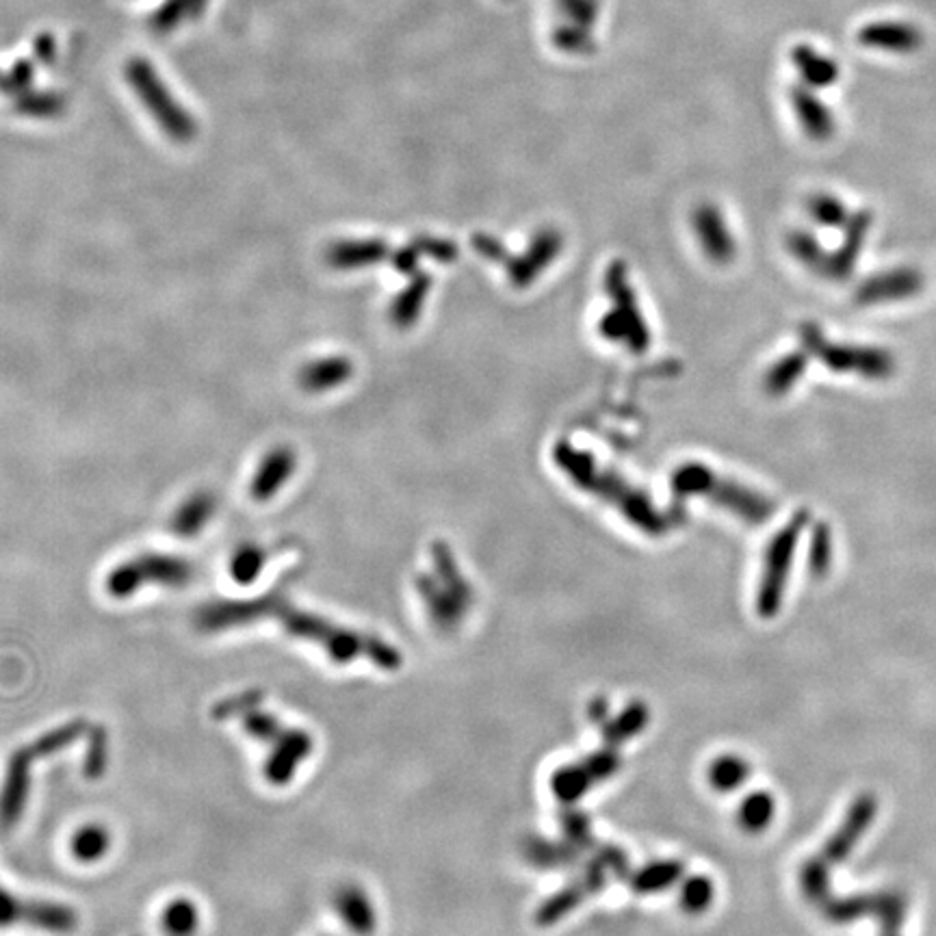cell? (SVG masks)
I'll use <instances>...</instances> for the list:
<instances>
[{
  "label": "cell",
  "mask_w": 936,
  "mask_h": 936,
  "mask_svg": "<svg viewBox=\"0 0 936 936\" xmlns=\"http://www.w3.org/2000/svg\"><path fill=\"white\" fill-rule=\"evenodd\" d=\"M263 620L278 622V627L291 637L319 646L334 663L367 659L373 666L388 672L399 670L403 663L395 646L375 635L338 627L332 620L299 609L282 588H273L265 596L247 598V601H213L195 611V627L204 633L241 629Z\"/></svg>",
  "instance_id": "6da1fadb"
},
{
  "label": "cell",
  "mask_w": 936,
  "mask_h": 936,
  "mask_svg": "<svg viewBox=\"0 0 936 936\" xmlns=\"http://www.w3.org/2000/svg\"><path fill=\"white\" fill-rule=\"evenodd\" d=\"M89 728L91 724L87 720L76 718L39 735L11 754L3 787H0V830H11L22 819L26 802H29L33 763L74 746L76 741L87 737Z\"/></svg>",
  "instance_id": "7a4b0ae2"
},
{
  "label": "cell",
  "mask_w": 936,
  "mask_h": 936,
  "mask_svg": "<svg viewBox=\"0 0 936 936\" xmlns=\"http://www.w3.org/2000/svg\"><path fill=\"white\" fill-rule=\"evenodd\" d=\"M193 579V564L167 553H143L115 566L107 577V592L113 598H128L143 585L156 583L167 588H182Z\"/></svg>",
  "instance_id": "3957f363"
},
{
  "label": "cell",
  "mask_w": 936,
  "mask_h": 936,
  "mask_svg": "<svg viewBox=\"0 0 936 936\" xmlns=\"http://www.w3.org/2000/svg\"><path fill=\"white\" fill-rule=\"evenodd\" d=\"M26 926L50 934H70L78 928L76 910L48 900H26L0 884V930Z\"/></svg>",
  "instance_id": "277c9868"
},
{
  "label": "cell",
  "mask_w": 936,
  "mask_h": 936,
  "mask_svg": "<svg viewBox=\"0 0 936 936\" xmlns=\"http://www.w3.org/2000/svg\"><path fill=\"white\" fill-rule=\"evenodd\" d=\"M609 878L611 876L605 869V865L592 856V861L583 867L581 876L575 882L566 884L562 891L551 895L549 900H546L536 910V923L546 928V926H553V923L557 921H562L568 913H572V910H575L585 900V897L603 891L607 887Z\"/></svg>",
  "instance_id": "5b68a950"
},
{
  "label": "cell",
  "mask_w": 936,
  "mask_h": 936,
  "mask_svg": "<svg viewBox=\"0 0 936 936\" xmlns=\"http://www.w3.org/2000/svg\"><path fill=\"white\" fill-rule=\"evenodd\" d=\"M876 815H878L876 796H871V793H861V796L852 802L848 813H845L843 822L837 828L835 835L826 841L819 858H822V861L830 865L832 869L841 865L845 858H850V854L856 848V843L863 839L865 832L871 828V824H874Z\"/></svg>",
  "instance_id": "8992f818"
},
{
  "label": "cell",
  "mask_w": 936,
  "mask_h": 936,
  "mask_svg": "<svg viewBox=\"0 0 936 936\" xmlns=\"http://www.w3.org/2000/svg\"><path fill=\"white\" fill-rule=\"evenodd\" d=\"M315 750V739L304 728H291L273 741L269 757L265 761V778L273 787H286L297 774L302 763L310 757Z\"/></svg>",
  "instance_id": "52a82bcc"
},
{
  "label": "cell",
  "mask_w": 936,
  "mask_h": 936,
  "mask_svg": "<svg viewBox=\"0 0 936 936\" xmlns=\"http://www.w3.org/2000/svg\"><path fill=\"white\" fill-rule=\"evenodd\" d=\"M791 546H793V536L787 533V536H780L772 544L770 555H767L765 577L761 581L759 596H757V611L761 618H774L780 611L787 570L791 562Z\"/></svg>",
  "instance_id": "ba28073f"
},
{
  "label": "cell",
  "mask_w": 936,
  "mask_h": 936,
  "mask_svg": "<svg viewBox=\"0 0 936 936\" xmlns=\"http://www.w3.org/2000/svg\"><path fill=\"white\" fill-rule=\"evenodd\" d=\"M334 908L343 926L356 936H371L377 928V915L369 893L358 884H343L334 893Z\"/></svg>",
  "instance_id": "9c48e42d"
},
{
  "label": "cell",
  "mask_w": 936,
  "mask_h": 936,
  "mask_svg": "<svg viewBox=\"0 0 936 936\" xmlns=\"http://www.w3.org/2000/svg\"><path fill=\"white\" fill-rule=\"evenodd\" d=\"M295 462L297 458L291 447L271 449L265 455V460L260 462L258 471L252 479V488H250L252 499L258 503L269 501L273 494L284 486V481L293 475Z\"/></svg>",
  "instance_id": "30bf717a"
},
{
  "label": "cell",
  "mask_w": 936,
  "mask_h": 936,
  "mask_svg": "<svg viewBox=\"0 0 936 936\" xmlns=\"http://www.w3.org/2000/svg\"><path fill=\"white\" fill-rule=\"evenodd\" d=\"M416 590H419L423 598L429 620H432V624L438 631L451 633L458 629V624L462 622L466 609L455 601L453 594L445 588V585H438L429 577H419L416 579Z\"/></svg>",
  "instance_id": "8fae6325"
},
{
  "label": "cell",
  "mask_w": 936,
  "mask_h": 936,
  "mask_svg": "<svg viewBox=\"0 0 936 936\" xmlns=\"http://www.w3.org/2000/svg\"><path fill=\"white\" fill-rule=\"evenodd\" d=\"M685 865L674 858H663V861L646 863L644 867L635 869L629 876V887L637 895H653L672 889L676 882L683 880Z\"/></svg>",
  "instance_id": "7c38bea8"
},
{
  "label": "cell",
  "mask_w": 936,
  "mask_h": 936,
  "mask_svg": "<svg viewBox=\"0 0 936 936\" xmlns=\"http://www.w3.org/2000/svg\"><path fill=\"white\" fill-rule=\"evenodd\" d=\"M351 373H354V367H351L349 360L321 358L315 362H308L306 367L299 371L297 382L306 393H323V390L341 386L345 380H349Z\"/></svg>",
  "instance_id": "4fadbf2b"
},
{
  "label": "cell",
  "mask_w": 936,
  "mask_h": 936,
  "mask_svg": "<svg viewBox=\"0 0 936 936\" xmlns=\"http://www.w3.org/2000/svg\"><path fill=\"white\" fill-rule=\"evenodd\" d=\"M215 514V497L211 492H195L185 503L178 507V512L172 516V529L178 538L191 540L198 536L204 525Z\"/></svg>",
  "instance_id": "5bb4252c"
},
{
  "label": "cell",
  "mask_w": 936,
  "mask_h": 936,
  "mask_svg": "<svg viewBox=\"0 0 936 936\" xmlns=\"http://www.w3.org/2000/svg\"><path fill=\"white\" fill-rule=\"evenodd\" d=\"M523 854L536 869H566L579 861L581 850L568 843H555L542 837H527L523 843Z\"/></svg>",
  "instance_id": "9a60e30c"
},
{
  "label": "cell",
  "mask_w": 936,
  "mask_h": 936,
  "mask_svg": "<svg viewBox=\"0 0 936 936\" xmlns=\"http://www.w3.org/2000/svg\"><path fill=\"white\" fill-rule=\"evenodd\" d=\"M650 722V709L646 702L642 700H633L624 707L616 718H611L603 724V741L609 748H618L624 741L633 739L635 735H640L644 728Z\"/></svg>",
  "instance_id": "2e32d148"
},
{
  "label": "cell",
  "mask_w": 936,
  "mask_h": 936,
  "mask_svg": "<svg viewBox=\"0 0 936 936\" xmlns=\"http://www.w3.org/2000/svg\"><path fill=\"white\" fill-rule=\"evenodd\" d=\"M386 254L380 241H338L325 252V263L334 269H356L373 265Z\"/></svg>",
  "instance_id": "e0dca14e"
},
{
  "label": "cell",
  "mask_w": 936,
  "mask_h": 936,
  "mask_svg": "<svg viewBox=\"0 0 936 936\" xmlns=\"http://www.w3.org/2000/svg\"><path fill=\"white\" fill-rule=\"evenodd\" d=\"M752 765L739 754H720L707 767V783L718 793H731L748 783Z\"/></svg>",
  "instance_id": "ac0fdd59"
},
{
  "label": "cell",
  "mask_w": 936,
  "mask_h": 936,
  "mask_svg": "<svg viewBox=\"0 0 936 936\" xmlns=\"http://www.w3.org/2000/svg\"><path fill=\"white\" fill-rule=\"evenodd\" d=\"M776 815V800L770 791H750L737 806V824L748 835H761Z\"/></svg>",
  "instance_id": "d6986e66"
},
{
  "label": "cell",
  "mask_w": 936,
  "mask_h": 936,
  "mask_svg": "<svg viewBox=\"0 0 936 936\" xmlns=\"http://www.w3.org/2000/svg\"><path fill=\"white\" fill-rule=\"evenodd\" d=\"M594 785V780L590 778L588 770H585L583 763H570L562 765L551 774V791L553 796L564 802L568 806L575 804L579 798H583Z\"/></svg>",
  "instance_id": "ffe728a7"
},
{
  "label": "cell",
  "mask_w": 936,
  "mask_h": 936,
  "mask_svg": "<svg viewBox=\"0 0 936 936\" xmlns=\"http://www.w3.org/2000/svg\"><path fill=\"white\" fill-rule=\"evenodd\" d=\"M161 926L167 936H193L200 926V913L187 897H176L163 910Z\"/></svg>",
  "instance_id": "44dd1931"
},
{
  "label": "cell",
  "mask_w": 936,
  "mask_h": 936,
  "mask_svg": "<svg viewBox=\"0 0 936 936\" xmlns=\"http://www.w3.org/2000/svg\"><path fill=\"white\" fill-rule=\"evenodd\" d=\"M111 848V835L109 830L100 824H87L76 830L72 837V854L76 861L81 863H96L109 852Z\"/></svg>",
  "instance_id": "7402d4cb"
},
{
  "label": "cell",
  "mask_w": 936,
  "mask_h": 936,
  "mask_svg": "<svg viewBox=\"0 0 936 936\" xmlns=\"http://www.w3.org/2000/svg\"><path fill=\"white\" fill-rule=\"evenodd\" d=\"M715 900V884L711 878L696 874L689 876L681 882L679 891V906L687 915H702L711 908Z\"/></svg>",
  "instance_id": "603a6c76"
},
{
  "label": "cell",
  "mask_w": 936,
  "mask_h": 936,
  "mask_svg": "<svg viewBox=\"0 0 936 936\" xmlns=\"http://www.w3.org/2000/svg\"><path fill=\"white\" fill-rule=\"evenodd\" d=\"M269 553L256 544H245L234 553L230 562V575L239 585L254 583L267 564Z\"/></svg>",
  "instance_id": "cb8c5ba5"
},
{
  "label": "cell",
  "mask_w": 936,
  "mask_h": 936,
  "mask_svg": "<svg viewBox=\"0 0 936 936\" xmlns=\"http://www.w3.org/2000/svg\"><path fill=\"white\" fill-rule=\"evenodd\" d=\"M109 765V735L107 728L91 726L87 733V750H85V763L83 774L89 780H98Z\"/></svg>",
  "instance_id": "d4e9b609"
},
{
  "label": "cell",
  "mask_w": 936,
  "mask_h": 936,
  "mask_svg": "<svg viewBox=\"0 0 936 936\" xmlns=\"http://www.w3.org/2000/svg\"><path fill=\"white\" fill-rule=\"evenodd\" d=\"M241 724H243V731L247 735L254 737L256 741H263V744H269V746L286 731V726L276 718V715L265 711V709H260V707L247 711L241 718Z\"/></svg>",
  "instance_id": "484cf974"
},
{
  "label": "cell",
  "mask_w": 936,
  "mask_h": 936,
  "mask_svg": "<svg viewBox=\"0 0 936 936\" xmlns=\"http://www.w3.org/2000/svg\"><path fill=\"white\" fill-rule=\"evenodd\" d=\"M559 826H562L564 839L575 845L577 850L585 852V850L594 848L592 822H590V817L585 815L583 811H577V809H572V806H570V809L562 811V815H559Z\"/></svg>",
  "instance_id": "4316f807"
},
{
  "label": "cell",
  "mask_w": 936,
  "mask_h": 936,
  "mask_svg": "<svg viewBox=\"0 0 936 936\" xmlns=\"http://www.w3.org/2000/svg\"><path fill=\"white\" fill-rule=\"evenodd\" d=\"M436 564H438V570H440L442 585H445V588L453 594L455 601H458L464 609L471 607L473 605L471 585L464 581V577L460 575V570L455 568L449 553L442 551V549H436Z\"/></svg>",
  "instance_id": "83f0119b"
},
{
  "label": "cell",
  "mask_w": 936,
  "mask_h": 936,
  "mask_svg": "<svg viewBox=\"0 0 936 936\" xmlns=\"http://www.w3.org/2000/svg\"><path fill=\"white\" fill-rule=\"evenodd\" d=\"M260 702H263V692H258V689H250V692H241L237 696L219 700L217 705L213 707L211 715H213V720H217V722L243 718L247 711L260 707Z\"/></svg>",
  "instance_id": "f1b7e54d"
},
{
  "label": "cell",
  "mask_w": 936,
  "mask_h": 936,
  "mask_svg": "<svg viewBox=\"0 0 936 936\" xmlns=\"http://www.w3.org/2000/svg\"><path fill=\"white\" fill-rule=\"evenodd\" d=\"M581 763H583L585 770H588L590 778L594 780V785H596V783H605V780H609L611 776L618 774L622 759H620V754L616 752V748L605 746L601 750L592 752L590 757H585Z\"/></svg>",
  "instance_id": "f546056e"
},
{
  "label": "cell",
  "mask_w": 936,
  "mask_h": 936,
  "mask_svg": "<svg viewBox=\"0 0 936 936\" xmlns=\"http://www.w3.org/2000/svg\"><path fill=\"white\" fill-rule=\"evenodd\" d=\"M594 858H598V861L605 865L611 878L622 880L631 876L629 856L622 848H618V845H601V848L594 850Z\"/></svg>",
  "instance_id": "4dcf8cb0"
},
{
  "label": "cell",
  "mask_w": 936,
  "mask_h": 936,
  "mask_svg": "<svg viewBox=\"0 0 936 936\" xmlns=\"http://www.w3.org/2000/svg\"><path fill=\"white\" fill-rule=\"evenodd\" d=\"M588 718L594 724H605L609 718V700L605 696H594L588 702Z\"/></svg>",
  "instance_id": "1f68e13d"
}]
</instances>
